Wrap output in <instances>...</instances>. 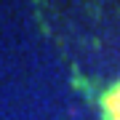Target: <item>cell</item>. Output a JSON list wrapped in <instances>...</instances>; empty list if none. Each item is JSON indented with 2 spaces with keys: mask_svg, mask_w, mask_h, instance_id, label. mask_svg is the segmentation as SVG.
I'll return each instance as SVG.
<instances>
[{
  "mask_svg": "<svg viewBox=\"0 0 120 120\" xmlns=\"http://www.w3.org/2000/svg\"><path fill=\"white\" fill-rule=\"evenodd\" d=\"M101 109H104V117L107 120H120V80L101 99Z\"/></svg>",
  "mask_w": 120,
  "mask_h": 120,
  "instance_id": "obj_1",
  "label": "cell"
}]
</instances>
